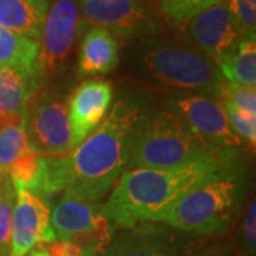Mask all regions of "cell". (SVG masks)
Instances as JSON below:
<instances>
[{"mask_svg": "<svg viewBox=\"0 0 256 256\" xmlns=\"http://www.w3.org/2000/svg\"><path fill=\"white\" fill-rule=\"evenodd\" d=\"M112 86L106 80H88L74 90L67 107L73 150L106 118L112 104Z\"/></svg>", "mask_w": 256, "mask_h": 256, "instance_id": "5bb4252c", "label": "cell"}, {"mask_svg": "<svg viewBox=\"0 0 256 256\" xmlns=\"http://www.w3.org/2000/svg\"><path fill=\"white\" fill-rule=\"evenodd\" d=\"M220 76L229 84L246 87L256 86V42L242 40L234 54L218 64Z\"/></svg>", "mask_w": 256, "mask_h": 256, "instance_id": "ffe728a7", "label": "cell"}, {"mask_svg": "<svg viewBox=\"0 0 256 256\" xmlns=\"http://www.w3.org/2000/svg\"><path fill=\"white\" fill-rule=\"evenodd\" d=\"M239 161L238 151L220 150L172 170L131 168L120 176L102 210L117 228L161 222L185 194Z\"/></svg>", "mask_w": 256, "mask_h": 256, "instance_id": "7a4b0ae2", "label": "cell"}, {"mask_svg": "<svg viewBox=\"0 0 256 256\" xmlns=\"http://www.w3.org/2000/svg\"><path fill=\"white\" fill-rule=\"evenodd\" d=\"M208 256H214V255H208Z\"/></svg>", "mask_w": 256, "mask_h": 256, "instance_id": "4dcf8cb0", "label": "cell"}, {"mask_svg": "<svg viewBox=\"0 0 256 256\" xmlns=\"http://www.w3.org/2000/svg\"><path fill=\"white\" fill-rule=\"evenodd\" d=\"M46 252L50 256H82L80 246H77L73 242L64 240H56L50 244Z\"/></svg>", "mask_w": 256, "mask_h": 256, "instance_id": "83f0119b", "label": "cell"}, {"mask_svg": "<svg viewBox=\"0 0 256 256\" xmlns=\"http://www.w3.org/2000/svg\"><path fill=\"white\" fill-rule=\"evenodd\" d=\"M84 23L122 38L156 36L158 24L146 3L140 0H82Z\"/></svg>", "mask_w": 256, "mask_h": 256, "instance_id": "9c48e42d", "label": "cell"}, {"mask_svg": "<svg viewBox=\"0 0 256 256\" xmlns=\"http://www.w3.org/2000/svg\"><path fill=\"white\" fill-rule=\"evenodd\" d=\"M2 178H3V176H2ZM2 178H0V180H2Z\"/></svg>", "mask_w": 256, "mask_h": 256, "instance_id": "1f68e13d", "label": "cell"}, {"mask_svg": "<svg viewBox=\"0 0 256 256\" xmlns=\"http://www.w3.org/2000/svg\"><path fill=\"white\" fill-rule=\"evenodd\" d=\"M141 60L156 82L180 92L220 100L225 84L218 66L195 44L180 38L146 37Z\"/></svg>", "mask_w": 256, "mask_h": 256, "instance_id": "277c9868", "label": "cell"}, {"mask_svg": "<svg viewBox=\"0 0 256 256\" xmlns=\"http://www.w3.org/2000/svg\"><path fill=\"white\" fill-rule=\"evenodd\" d=\"M168 107L178 112L192 131L210 146L229 151H238L244 146V141L230 128L220 101L192 94L176 97Z\"/></svg>", "mask_w": 256, "mask_h": 256, "instance_id": "30bf717a", "label": "cell"}, {"mask_svg": "<svg viewBox=\"0 0 256 256\" xmlns=\"http://www.w3.org/2000/svg\"><path fill=\"white\" fill-rule=\"evenodd\" d=\"M181 234L166 225L141 224L111 239L100 256H186Z\"/></svg>", "mask_w": 256, "mask_h": 256, "instance_id": "4fadbf2b", "label": "cell"}, {"mask_svg": "<svg viewBox=\"0 0 256 256\" xmlns=\"http://www.w3.org/2000/svg\"><path fill=\"white\" fill-rule=\"evenodd\" d=\"M242 244L248 255H255L256 248V202L252 196L242 224Z\"/></svg>", "mask_w": 256, "mask_h": 256, "instance_id": "4316f807", "label": "cell"}, {"mask_svg": "<svg viewBox=\"0 0 256 256\" xmlns=\"http://www.w3.org/2000/svg\"><path fill=\"white\" fill-rule=\"evenodd\" d=\"M146 117L137 101H117L100 126L70 154L47 158L44 198L64 192L100 204L128 170Z\"/></svg>", "mask_w": 256, "mask_h": 256, "instance_id": "6da1fadb", "label": "cell"}, {"mask_svg": "<svg viewBox=\"0 0 256 256\" xmlns=\"http://www.w3.org/2000/svg\"><path fill=\"white\" fill-rule=\"evenodd\" d=\"M185 28L192 44L216 66L234 54L242 42L230 16L228 0L200 13Z\"/></svg>", "mask_w": 256, "mask_h": 256, "instance_id": "8fae6325", "label": "cell"}, {"mask_svg": "<svg viewBox=\"0 0 256 256\" xmlns=\"http://www.w3.org/2000/svg\"><path fill=\"white\" fill-rule=\"evenodd\" d=\"M26 132L32 152L60 158L73 151L67 104L56 92L34 94L28 108Z\"/></svg>", "mask_w": 256, "mask_h": 256, "instance_id": "52a82bcc", "label": "cell"}, {"mask_svg": "<svg viewBox=\"0 0 256 256\" xmlns=\"http://www.w3.org/2000/svg\"><path fill=\"white\" fill-rule=\"evenodd\" d=\"M220 100H226L239 110L256 116V90L255 87H246L239 84L225 82L220 90Z\"/></svg>", "mask_w": 256, "mask_h": 256, "instance_id": "484cf974", "label": "cell"}, {"mask_svg": "<svg viewBox=\"0 0 256 256\" xmlns=\"http://www.w3.org/2000/svg\"><path fill=\"white\" fill-rule=\"evenodd\" d=\"M56 240L46 202L28 191H16L10 256H28L37 245Z\"/></svg>", "mask_w": 256, "mask_h": 256, "instance_id": "7c38bea8", "label": "cell"}, {"mask_svg": "<svg viewBox=\"0 0 256 256\" xmlns=\"http://www.w3.org/2000/svg\"><path fill=\"white\" fill-rule=\"evenodd\" d=\"M84 20L78 0H54L47 10L40 42V76L57 74L73 50Z\"/></svg>", "mask_w": 256, "mask_h": 256, "instance_id": "ba28073f", "label": "cell"}, {"mask_svg": "<svg viewBox=\"0 0 256 256\" xmlns=\"http://www.w3.org/2000/svg\"><path fill=\"white\" fill-rule=\"evenodd\" d=\"M222 108L228 117L230 128L240 140H245L249 146L255 148L256 144V116L239 110L226 100H220Z\"/></svg>", "mask_w": 256, "mask_h": 256, "instance_id": "d4e9b609", "label": "cell"}, {"mask_svg": "<svg viewBox=\"0 0 256 256\" xmlns=\"http://www.w3.org/2000/svg\"><path fill=\"white\" fill-rule=\"evenodd\" d=\"M32 152L26 126L2 124L0 126V178L6 175L9 165L22 156Z\"/></svg>", "mask_w": 256, "mask_h": 256, "instance_id": "44dd1931", "label": "cell"}, {"mask_svg": "<svg viewBox=\"0 0 256 256\" xmlns=\"http://www.w3.org/2000/svg\"><path fill=\"white\" fill-rule=\"evenodd\" d=\"M40 42L0 28V67H6L42 84L38 66Z\"/></svg>", "mask_w": 256, "mask_h": 256, "instance_id": "ac0fdd59", "label": "cell"}, {"mask_svg": "<svg viewBox=\"0 0 256 256\" xmlns=\"http://www.w3.org/2000/svg\"><path fill=\"white\" fill-rule=\"evenodd\" d=\"M50 220L56 238L76 244L82 256L101 255L114 238V226L106 216L102 205L82 201L70 194H64L50 214Z\"/></svg>", "mask_w": 256, "mask_h": 256, "instance_id": "8992f818", "label": "cell"}, {"mask_svg": "<svg viewBox=\"0 0 256 256\" xmlns=\"http://www.w3.org/2000/svg\"><path fill=\"white\" fill-rule=\"evenodd\" d=\"M38 87V82L24 77L23 74L0 67V126H26L28 104Z\"/></svg>", "mask_w": 256, "mask_h": 256, "instance_id": "9a60e30c", "label": "cell"}, {"mask_svg": "<svg viewBox=\"0 0 256 256\" xmlns=\"http://www.w3.org/2000/svg\"><path fill=\"white\" fill-rule=\"evenodd\" d=\"M225 0H160V12L172 28H184L186 23L215 4Z\"/></svg>", "mask_w": 256, "mask_h": 256, "instance_id": "7402d4cb", "label": "cell"}, {"mask_svg": "<svg viewBox=\"0 0 256 256\" xmlns=\"http://www.w3.org/2000/svg\"><path fill=\"white\" fill-rule=\"evenodd\" d=\"M6 175L14 191H28L43 200L47 180V156L28 152L9 165Z\"/></svg>", "mask_w": 256, "mask_h": 256, "instance_id": "d6986e66", "label": "cell"}, {"mask_svg": "<svg viewBox=\"0 0 256 256\" xmlns=\"http://www.w3.org/2000/svg\"><path fill=\"white\" fill-rule=\"evenodd\" d=\"M48 0H0V28L40 42Z\"/></svg>", "mask_w": 256, "mask_h": 256, "instance_id": "e0dca14e", "label": "cell"}, {"mask_svg": "<svg viewBox=\"0 0 256 256\" xmlns=\"http://www.w3.org/2000/svg\"><path fill=\"white\" fill-rule=\"evenodd\" d=\"M16 191L4 175L0 180V256H10Z\"/></svg>", "mask_w": 256, "mask_h": 256, "instance_id": "603a6c76", "label": "cell"}, {"mask_svg": "<svg viewBox=\"0 0 256 256\" xmlns=\"http://www.w3.org/2000/svg\"><path fill=\"white\" fill-rule=\"evenodd\" d=\"M218 151L220 148L204 141L178 112L166 107L146 118L128 170H172Z\"/></svg>", "mask_w": 256, "mask_h": 256, "instance_id": "5b68a950", "label": "cell"}, {"mask_svg": "<svg viewBox=\"0 0 256 256\" xmlns=\"http://www.w3.org/2000/svg\"><path fill=\"white\" fill-rule=\"evenodd\" d=\"M30 256H50L47 254L46 250H36V252H33Z\"/></svg>", "mask_w": 256, "mask_h": 256, "instance_id": "f1b7e54d", "label": "cell"}, {"mask_svg": "<svg viewBox=\"0 0 256 256\" xmlns=\"http://www.w3.org/2000/svg\"><path fill=\"white\" fill-rule=\"evenodd\" d=\"M228 4L240 38H255L256 0H228Z\"/></svg>", "mask_w": 256, "mask_h": 256, "instance_id": "cb8c5ba5", "label": "cell"}, {"mask_svg": "<svg viewBox=\"0 0 256 256\" xmlns=\"http://www.w3.org/2000/svg\"><path fill=\"white\" fill-rule=\"evenodd\" d=\"M140 2H142V3H146V0H140Z\"/></svg>", "mask_w": 256, "mask_h": 256, "instance_id": "f546056e", "label": "cell"}, {"mask_svg": "<svg viewBox=\"0 0 256 256\" xmlns=\"http://www.w3.org/2000/svg\"><path fill=\"white\" fill-rule=\"evenodd\" d=\"M120 62L117 37L102 28H90L82 38L78 56V76L90 77L112 72Z\"/></svg>", "mask_w": 256, "mask_h": 256, "instance_id": "2e32d148", "label": "cell"}, {"mask_svg": "<svg viewBox=\"0 0 256 256\" xmlns=\"http://www.w3.org/2000/svg\"><path fill=\"white\" fill-rule=\"evenodd\" d=\"M246 190V174L239 162L185 194L161 222L198 236L222 234L238 216Z\"/></svg>", "mask_w": 256, "mask_h": 256, "instance_id": "3957f363", "label": "cell"}]
</instances>
